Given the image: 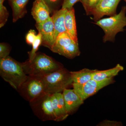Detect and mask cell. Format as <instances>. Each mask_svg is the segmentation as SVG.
<instances>
[{"instance_id": "cell-1", "label": "cell", "mask_w": 126, "mask_h": 126, "mask_svg": "<svg viewBox=\"0 0 126 126\" xmlns=\"http://www.w3.org/2000/svg\"><path fill=\"white\" fill-rule=\"evenodd\" d=\"M24 71L27 75L43 77L63 67L60 63L41 53H36L31 60L22 63Z\"/></svg>"}, {"instance_id": "cell-2", "label": "cell", "mask_w": 126, "mask_h": 126, "mask_svg": "<svg viewBox=\"0 0 126 126\" xmlns=\"http://www.w3.org/2000/svg\"><path fill=\"white\" fill-rule=\"evenodd\" d=\"M0 75L17 90L28 77L24 71L22 63H19L9 56L0 59Z\"/></svg>"}, {"instance_id": "cell-3", "label": "cell", "mask_w": 126, "mask_h": 126, "mask_svg": "<svg viewBox=\"0 0 126 126\" xmlns=\"http://www.w3.org/2000/svg\"><path fill=\"white\" fill-rule=\"evenodd\" d=\"M126 6L122 7L119 14L109 18H103L97 21L94 24L101 27L104 32L103 41L114 42L116 35L123 32L126 26Z\"/></svg>"}, {"instance_id": "cell-4", "label": "cell", "mask_w": 126, "mask_h": 126, "mask_svg": "<svg viewBox=\"0 0 126 126\" xmlns=\"http://www.w3.org/2000/svg\"><path fill=\"white\" fill-rule=\"evenodd\" d=\"M42 77L46 94L61 93L73 83L70 72L63 67Z\"/></svg>"}, {"instance_id": "cell-5", "label": "cell", "mask_w": 126, "mask_h": 126, "mask_svg": "<svg viewBox=\"0 0 126 126\" xmlns=\"http://www.w3.org/2000/svg\"><path fill=\"white\" fill-rule=\"evenodd\" d=\"M45 84L43 77L28 75L18 91L30 102L45 94Z\"/></svg>"}, {"instance_id": "cell-6", "label": "cell", "mask_w": 126, "mask_h": 126, "mask_svg": "<svg viewBox=\"0 0 126 126\" xmlns=\"http://www.w3.org/2000/svg\"><path fill=\"white\" fill-rule=\"evenodd\" d=\"M51 50L70 59L74 58L80 54L78 43L74 40L67 32L59 35Z\"/></svg>"}, {"instance_id": "cell-7", "label": "cell", "mask_w": 126, "mask_h": 126, "mask_svg": "<svg viewBox=\"0 0 126 126\" xmlns=\"http://www.w3.org/2000/svg\"><path fill=\"white\" fill-rule=\"evenodd\" d=\"M30 103L34 113L41 120L56 121L51 94H45Z\"/></svg>"}, {"instance_id": "cell-8", "label": "cell", "mask_w": 126, "mask_h": 126, "mask_svg": "<svg viewBox=\"0 0 126 126\" xmlns=\"http://www.w3.org/2000/svg\"><path fill=\"white\" fill-rule=\"evenodd\" d=\"M113 78L102 81H97L92 79L82 84L73 83L74 90L83 101L95 94L103 88L114 83Z\"/></svg>"}, {"instance_id": "cell-9", "label": "cell", "mask_w": 126, "mask_h": 126, "mask_svg": "<svg viewBox=\"0 0 126 126\" xmlns=\"http://www.w3.org/2000/svg\"><path fill=\"white\" fill-rule=\"evenodd\" d=\"M121 0H100L93 10L91 15L96 22L105 16L116 15L117 8Z\"/></svg>"}, {"instance_id": "cell-10", "label": "cell", "mask_w": 126, "mask_h": 126, "mask_svg": "<svg viewBox=\"0 0 126 126\" xmlns=\"http://www.w3.org/2000/svg\"><path fill=\"white\" fill-rule=\"evenodd\" d=\"M35 26L42 35L41 45L51 50L55 43L54 25L52 18L44 23L36 24Z\"/></svg>"}, {"instance_id": "cell-11", "label": "cell", "mask_w": 126, "mask_h": 126, "mask_svg": "<svg viewBox=\"0 0 126 126\" xmlns=\"http://www.w3.org/2000/svg\"><path fill=\"white\" fill-rule=\"evenodd\" d=\"M65 109L69 115L77 110L84 101L73 89H65L63 92Z\"/></svg>"}, {"instance_id": "cell-12", "label": "cell", "mask_w": 126, "mask_h": 126, "mask_svg": "<svg viewBox=\"0 0 126 126\" xmlns=\"http://www.w3.org/2000/svg\"><path fill=\"white\" fill-rule=\"evenodd\" d=\"M31 13L36 24L44 23L50 18L49 9L43 0L34 1Z\"/></svg>"}, {"instance_id": "cell-13", "label": "cell", "mask_w": 126, "mask_h": 126, "mask_svg": "<svg viewBox=\"0 0 126 126\" xmlns=\"http://www.w3.org/2000/svg\"><path fill=\"white\" fill-rule=\"evenodd\" d=\"M51 100L56 116V121H61L66 119L69 115L65 109L63 94L59 93L51 94Z\"/></svg>"}, {"instance_id": "cell-14", "label": "cell", "mask_w": 126, "mask_h": 126, "mask_svg": "<svg viewBox=\"0 0 126 126\" xmlns=\"http://www.w3.org/2000/svg\"><path fill=\"white\" fill-rule=\"evenodd\" d=\"M67 10L63 9L57 10L53 12V15L51 17L54 25L55 42L60 34L66 32L64 19Z\"/></svg>"}, {"instance_id": "cell-15", "label": "cell", "mask_w": 126, "mask_h": 126, "mask_svg": "<svg viewBox=\"0 0 126 126\" xmlns=\"http://www.w3.org/2000/svg\"><path fill=\"white\" fill-rule=\"evenodd\" d=\"M64 24L66 32L74 40L78 43L75 10L73 7L67 10L65 15Z\"/></svg>"}, {"instance_id": "cell-16", "label": "cell", "mask_w": 126, "mask_h": 126, "mask_svg": "<svg viewBox=\"0 0 126 126\" xmlns=\"http://www.w3.org/2000/svg\"><path fill=\"white\" fill-rule=\"evenodd\" d=\"M29 0H10L12 10L13 21L23 18L27 12L26 6Z\"/></svg>"}, {"instance_id": "cell-17", "label": "cell", "mask_w": 126, "mask_h": 126, "mask_svg": "<svg viewBox=\"0 0 126 126\" xmlns=\"http://www.w3.org/2000/svg\"><path fill=\"white\" fill-rule=\"evenodd\" d=\"M96 69L91 70L84 68L76 72H70L74 83L83 84L92 79Z\"/></svg>"}, {"instance_id": "cell-18", "label": "cell", "mask_w": 126, "mask_h": 126, "mask_svg": "<svg viewBox=\"0 0 126 126\" xmlns=\"http://www.w3.org/2000/svg\"><path fill=\"white\" fill-rule=\"evenodd\" d=\"M124 70L123 66L118 64L114 67L104 70H96L93 77V79L97 81H102L111 78L116 76Z\"/></svg>"}, {"instance_id": "cell-19", "label": "cell", "mask_w": 126, "mask_h": 126, "mask_svg": "<svg viewBox=\"0 0 126 126\" xmlns=\"http://www.w3.org/2000/svg\"><path fill=\"white\" fill-rule=\"evenodd\" d=\"M42 43V35L40 33H39L37 35L36 39L32 44V49L30 52H29V59L28 60L31 61L35 55H36V51L38 49Z\"/></svg>"}, {"instance_id": "cell-20", "label": "cell", "mask_w": 126, "mask_h": 126, "mask_svg": "<svg viewBox=\"0 0 126 126\" xmlns=\"http://www.w3.org/2000/svg\"><path fill=\"white\" fill-rule=\"evenodd\" d=\"M100 0H81L82 4L87 15H91L92 12Z\"/></svg>"}, {"instance_id": "cell-21", "label": "cell", "mask_w": 126, "mask_h": 126, "mask_svg": "<svg viewBox=\"0 0 126 126\" xmlns=\"http://www.w3.org/2000/svg\"><path fill=\"white\" fill-rule=\"evenodd\" d=\"M5 0H0V27H3L7 22L9 14L7 9L3 5Z\"/></svg>"}, {"instance_id": "cell-22", "label": "cell", "mask_w": 126, "mask_h": 126, "mask_svg": "<svg viewBox=\"0 0 126 126\" xmlns=\"http://www.w3.org/2000/svg\"><path fill=\"white\" fill-rule=\"evenodd\" d=\"M48 6L50 11V13H53L57 10L61 0H43Z\"/></svg>"}, {"instance_id": "cell-23", "label": "cell", "mask_w": 126, "mask_h": 126, "mask_svg": "<svg viewBox=\"0 0 126 126\" xmlns=\"http://www.w3.org/2000/svg\"><path fill=\"white\" fill-rule=\"evenodd\" d=\"M10 52V49L9 46L5 43H0V58H4L9 56Z\"/></svg>"}, {"instance_id": "cell-24", "label": "cell", "mask_w": 126, "mask_h": 126, "mask_svg": "<svg viewBox=\"0 0 126 126\" xmlns=\"http://www.w3.org/2000/svg\"><path fill=\"white\" fill-rule=\"evenodd\" d=\"M36 36L37 35H36L35 31L34 30H30L27 33L26 36V43L29 45H32L36 39Z\"/></svg>"}, {"instance_id": "cell-25", "label": "cell", "mask_w": 126, "mask_h": 126, "mask_svg": "<svg viewBox=\"0 0 126 126\" xmlns=\"http://www.w3.org/2000/svg\"><path fill=\"white\" fill-rule=\"evenodd\" d=\"M123 126L122 123L121 122L116 121H110V120H103V121L99 123L97 126Z\"/></svg>"}, {"instance_id": "cell-26", "label": "cell", "mask_w": 126, "mask_h": 126, "mask_svg": "<svg viewBox=\"0 0 126 126\" xmlns=\"http://www.w3.org/2000/svg\"><path fill=\"white\" fill-rule=\"evenodd\" d=\"M81 0H63L62 9L70 10L73 7L74 5Z\"/></svg>"}, {"instance_id": "cell-27", "label": "cell", "mask_w": 126, "mask_h": 126, "mask_svg": "<svg viewBox=\"0 0 126 126\" xmlns=\"http://www.w3.org/2000/svg\"><path fill=\"white\" fill-rule=\"evenodd\" d=\"M125 0L126 1V0Z\"/></svg>"}]
</instances>
